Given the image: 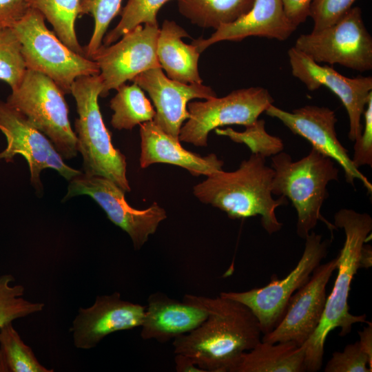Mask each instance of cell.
<instances>
[{
    "mask_svg": "<svg viewBox=\"0 0 372 372\" xmlns=\"http://www.w3.org/2000/svg\"><path fill=\"white\" fill-rule=\"evenodd\" d=\"M183 300L204 309L207 317L174 340V352L189 356L204 372H234L242 353L261 341L259 322L245 304L220 295L186 294Z\"/></svg>",
    "mask_w": 372,
    "mask_h": 372,
    "instance_id": "6da1fadb",
    "label": "cell"
},
{
    "mask_svg": "<svg viewBox=\"0 0 372 372\" xmlns=\"http://www.w3.org/2000/svg\"><path fill=\"white\" fill-rule=\"evenodd\" d=\"M273 169L266 158L251 154L233 172L218 171L193 187L194 195L203 203L225 212L231 219L260 216L264 229L272 234L282 227L276 209L288 204L286 197H273Z\"/></svg>",
    "mask_w": 372,
    "mask_h": 372,
    "instance_id": "7a4b0ae2",
    "label": "cell"
},
{
    "mask_svg": "<svg viewBox=\"0 0 372 372\" xmlns=\"http://www.w3.org/2000/svg\"><path fill=\"white\" fill-rule=\"evenodd\" d=\"M334 225L345 234L343 246L338 255V275L330 295L327 298L321 320L312 336L303 344L305 348L306 371L316 372L322 365L324 344L329 333L336 328L345 336L353 324L367 322L365 314L349 312L348 298L351 285L360 268V253L372 230V218L366 213L341 209L334 215Z\"/></svg>",
    "mask_w": 372,
    "mask_h": 372,
    "instance_id": "3957f363",
    "label": "cell"
},
{
    "mask_svg": "<svg viewBox=\"0 0 372 372\" xmlns=\"http://www.w3.org/2000/svg\"><path fill=\"white\" fill-rule=\"evenodd\" d=\"M273 169L272 194L290 200L297 213L296 233L305 239L319 220L330 229L336 228L321 215L328 197L327 185L338 180L335 161L314 149L301 159L293 161L284 152L271 156Z\"/></svg>",
    "mask_w": 372,
    "mask_h": 372,
    "instance_id": "277c9868",
    "label": "cell"
},
{
    "mask_svg": "<svg viewBox=\"0 0 372 372\" xmlns=\"http://www.w3.org/2000/svg\"><path fill=\"white\" fill-rule=\"evenodd\" d=\"M102 90L99 74L79 77L72 85L70 94L79 115L74 123L78 152L85 174L108 178L130 192L126 158L113 145L100 111L98 99Z\"/></svg>",
    "mask_w": 372,
    "mask_h": 372,
    "instance_id": "5b68a950",
    "label": "cell"
},
{
    "mask_svg": "<svg viewBox=\"0 0 372 372\" xmlns=\"http://www.w3.org/2000/svg\"><path fill=\"white\" fill-rule=\"evenodd\" d=\"M12 28L21 44L27 69L48 76L64 94L71 93L79 77L100 74L94 61L70 50L48 28L37 10L30 8Z\"/></svg>",
    "mask_w": 372,
    "mask_h": 372,
    "instance_id": "8992f818",
    "label": "cell"
},
{
    "mask_svg": "<svg viewBox=\"0 0 372 372\" xmlns=\"http://www.w3.org/2000/svg\"><path fill=\"white\" fill-rule=\"evenodd\" d=\"M11 90L6 102L47 136L63 159L76 157V136L70 122L65 94L56 83L27 69L20 84Z\"/></svg>",
    "mask_w": 372,
    "mask_h": 372,
    "instance_id": "52a82bcc",
    "label": "cell"
},
{
    "mask_svg": "<svg viewBox=\"0 0 372 372\" xmlns=\"http://www.w3.org/2000/svg\"><path fill=\"white\" fill-rule=\"evenodd\" d=\"M305 240L304 249L295 268L284 278L274 279L267 285L240 292H221L220 296L247 307L256 317L262 335L280 322L292 295L309 280L313 271L327 254L331 240L311 231Z\"/></svg>",
    "mask_w": 372,
    "mask_h": 372,
    "instance_id": "ba28073f",
    "label": "cell"
},
{
    "mask_svg": "<svg viewBox=\"0 0 372 372\" xmlns=\"http://www.w3.org/2000/svg\"><path fill=\"white\" fill-rule=\"evenodd\" d=\"M269 92L262 87L234 90L223 97L189 102V117L180 128L178 138L198 147L207 146L209 134L225 125L245 127L256 121L273 103Z\"/></svg>",
    "mask_w": 372,
    "mask_h": 372,
    "instance_id": "9c48e42d",
    "label": "cell"
},
{
    "mask_svg": "<svg viewBox=\"0 0 372 372\" xmlns=\"http://www.w3.org/2000/svg\"><path fill=\"white\" fill-rule=\"evenodd\" d=\"M293 47L318 63L359 72L372 69V37L359 7H352L331 26L300 35Z\"/></svg>",
    "mask_w": 372,
    "mask_h": 372,
    "instance_id": "30bf717a",
    "label": "cell"
},
{
    "mask_svg": "<svg viewBox=\"0 0 372 372\" xmlns=\"http://www.w3.org/2000/svg\"><path fill=\"white\" fill-rule=\"evenodd\" d=\"M125 193L108 178L82 172L69 181L63 201L79 195L90 196L108 219L128 234L134 249L138 250L156 231L167 213L156 202L145 209H135L125 200Z\"/></svg>",
    "mask_w": 372,
    "mask_h": 372,
    "instance_id": "8fae6325",
    "label": "cell"
},
{
    "mask_svg": "<svg viewBox=\"0 0 372 372\" xmlns=\"http://www.w3.org/2000/svg\"><path fill=\"white\" fill-rule=\"evenodd\" d=\"M0 131L7 143L0 152V161L13 162L17 155L23 156L29 167L30 183L37 193L43 192L40 175L45 169H54L68 181L82 173L68 165L44 134L20 112L1 100Z\"/></svg>",
    "mask_w": 372,
    "mask_h": 372,
    "instance_id": "7c38bea8",
    "label": "cell"
},
{
    "mask_svg": "<svg viewBox=\"0 0 372 372\" xmlns=\"http://www.w3.org/2000/svg\"><path fill=\"white\" fill-rule=\"evenodd\" d=\"M159 30L158 25H140L119 41L100 47L91 57L100 70L103 84L100 96H107L111 90H116L143 72L161 68L156 54Z\"/></svg>",
    "mask_w": 372,
    "mask_h": 372,
    "instance_id": "4fadbf2b",
    "label": "cell"
},
{
    "mask_svg": "<svg viewBox=\"0 0 372 372\" xmlns=\"http://www.w3.org/2000/svg\"><path fill=\"white\" fill-rule=\"evenodd\" d=\"M265 112L278 119L294 134L307 140L312 149L338 163L344 170L347 183L353 186L355 180L358 179L371 194L372 184L355 167L348 150L338 138L335 130L338 120L334 111L327 107L305 105L288 112L271 104Z\"/></svg>",
    "mask_w": 372,
    "mask_h": 372,
    "instance_id": "5bb4252c",
    "label": "cell"
},
{
    "mask_svg": "<svg viewBox=\"0 0 372 372\" xmlns=\"http://www.w3.org/2000/svg\"><path fill=\"white\" fill-rule=\"evenodd\" d=\"M338 256L319 265L307 282L291 297L278 325L262 336L270 343L292 342L303 345L313 334L322 317L327 301L326 288L337 269Z\"/></svg>",
    "mask_w": 372,
    "mask_h": 372,
    "instance_id": "9a60e30c",
    "label": "cell"
},
{
    "mask_svg": "<svg viewBox=\"0 0 372 372\" xmlns=\"http://www.w3.org/2000/svg\"><path fill=\"white\" fill-rule=\"evenodd\" d=\"M287 54L292 75L309 91L324 86L340 99L349 120L348 136L351 141L358 139L362 130V118L372 95L371 76H344L331 67L313 61L294 47Z\"/></svg>",
    "mask_w": 372,
    "mask_h": 372,
    "instance_id": "2e32d148",
    "label": "cell"
},
{
    "mask_svg": "<svg viewBox=\"0 0 372 372\" xmlns=\"http://www.w3.org/2000/svg\"><path fill=\"white\" fill-rule=\"evenodd\" d=\"M145 307L124 300L119 292L96 296L93 304L80 307L70 331L76 349L94 348L107 335L141 327Z\"/></svg>",
    "mask_w": 372,
    "mask_h": 372,
    "instance_id": "e0dca14e",
    "label": "cell"
},
{
    "mask_svg": "<svg viewBox=\"0 0 372 372\" xmlns=\"http://www.w3.org/2000/svg\"><path fill=\"white\" fill-rule=\"evenodd\" d=\"M132 81L146 91L152 99L156 111L153 121L178 139L183 123L189 117L188 103L195 99L206 100L216 96L211 87L172 80L163 73L161 68L143 72Z\"/></svg>",
    "mask_w": 372,
    "mask_h": 372,
    "instance_id": "ac0fdd59",
    "label": "cell"
},
{
    "mask_svg": "<svg viewBox=\"0 0 372 372\" xmlns=\"http://www.w3.org/2000/svg\"><path fill=\"white\" fill-rule=\"evenodd\" d=\"M296 28L287 17L282 0H255L246 14L232 23L221 25L208 39L200 37L192 44L201 53L217 42L240 41L249 37L285 41Z\"/></svg>",
    "mask_w": 372,
    "mask_h": 372,
    "instance_id": "d6986e66",
    "label": "cell"
},
{
    "mask_svg": "<svg viewBox=\"0 0 372 372\" xmlns=\"http://www.w3.org/2000/svg\"><path fill=\"white\" fill-rule=\"evenodd\" d=\"M140 167L156 163L177 165L192 176H209L223 169L224 163L214 154L202 156L185 149L178 138L162 130L153 121L140 125Z\"/></svg>",
    "mask_w": 372,
    "mask_h": 372,
    "instance_id": "ffe728a7",
    "label": "cell"
},
{
    "mask_svg": "<svg viewBox=\"0 0 372 372\" xmlns=\"http://www.w3.org/2000/svg\"><path fill=\"white\" fill-rule=\"evenodd\" d=\"M207 317L206 310L198 306L156 292L147 298L141 336L165 343L192 331Z\"/></svg>",
    "mask_w": 372,
    "mask_h": 372,
    "instance_id": "44dd1931",
    "label": "cell"
},
{
    "mask_svg": "<svg viewBox=\"0 0 372 372\" xmlns=\"http://www.w3.org/2000/svg\"><path fill=\"white\" fill-rule=\"evenodd\" d=\"M188 33L174 21L165 20L157 39L156 54L167 76L183 83H203L198 72L200 52L182 39Z\"/></svg>",
    "mask_w": 372,
    "mask_h": 372,
    "instance_id": "7402d4cb",
    "label": "cell"
},
{
    "mask_svg": "<svg viewBox=\"0 0 372 372\" xmlns=\"http://www.w3.org/2000/svg\"><path fill=\"white\" fill-rule=\"evenodd\" d=\"M305 348L292 342L260 341L242 353L234 372L306 371Z\"/></svg>",
    "mask_w": 372,
    "mask_h": 372,
    "instance_id": "603a6c76",
    "label": "cell"
},
{
    "mask_svg": "<svg viewBox=\"0 0 372 372\" xmlns=\"http://www.w3.org/2000/svg\"><path fill=\"white\" fill-rule=\"evenodd\" d=\"M180 13L191 23L216 30L246 14L255 0H177Z\"/></svg>",
    "mask_w": 372,
    "mask_h": 372,
    "instance_id": "cb8c5ba5",
    "label": "cell"
},
{
    "mask_svg": "<svg viewBox=\"0 0 372 372\" xmlns=\"http://www.w3.org/2000/svg\"><path fill=\"white\" fill-rule=\"evenodd\" d=\"M110 100L113 111L112 126L118 130H132L136 125L153 121L156 111L143 90L135 83L123 84Z\"/></svg>",
    "mask_w": 372,
    "mask_h": 372,
    "instance_id": "d4e9b609",
    "label": "cell"
},
{
    "mask_svg": "<svg viewBox=\"0 0 372 372\" xmlns=\"http://www.w3.org/2000/svg\"><path fill=\"white\" fill-rule=\"evenodd\" d=\"M30 8L40 12L52 25L56 35L70 50L85 56L75 30L80 0H30Z\"/></svg>",
    "mask_w": 372,
    "mask_h": 372,
    "instance_id": "484cf974",
    "label": "cell"
},
{
    "mask_svg": "<svg viewBox=\"0 0 372 372\" xmlns=\"http://www.w3.org/2000/svg\"><path fill=\"white\" fill-rule=\"evenodd\" d=\"M0 350L9 372L53 371L39 362L32 348L23 341L12 322L0 328Z\"/></svg>",
    "mask_w": 372,
    "mask_h": 372,
    "instance_id": "4316f807",
    "label": "cell"
},
{
    "mask_svg": "<svg viewBox=\"0 0 372 372\" xmlns=\"http://www.w3.org/2000/svg\"><path fill=\"white\" fill-rule=\"evenodd\" d=\"M169 1L172 0H128L123 9L119 22L105 35L102 45L107 46L114 43L138 25H158L157 13Z\"/></svg>",
    "mask_w": 372,
    "mask_h": 372,
    "instance_id": "83f0119b",
    "label": "cell"
},
{
    "mask_svg": "<svg viewBox=\"0 0 372 372\" xmlns=\"http://www.w3.org/2000/svg\"><path fill=\"white\" fill-rule=\"evenodd\" d=\"M12 274L0 276V328L14 320L41 311L44 304L33 302L23 298L25 288L12 285Z\"/></svg>",
    "mask_w": 372,
    "mask_h": 372,
    "instance_id": "f1b7e54d",
    "label": "cell"
},
{
    "mask_svg": "<svg viewBox=\"0 0 372 372\" xmlns=\"http://www.w3.org/2000/svg\"><path fill=\"white\" fill-rule=\"evenodd\" d=\"M214 130L218 135L227 136L235 143L246 145L251 154L265 158L271 157L284 149L282 140L266 131L263 119L258 118L254 123L246 126L242 132L236 131L231 127L216 128Z\"/></svg>",
    "mask_w": 372,
    "mask_h": 372,
    "instance_id": "f546056e",
    "label": "cell"
},
{
    "mask_svg": "<svg viewBox=\"0 0 372 372\" xmlns=\"http://www.w3.org/2000/svg\"><path fill=\"white\" fill-rule=\"evenodd\" d=\"M26 70L21 44L13 29L0 28V81L12 90L20 84Z\"/></svg>",
    "mask_w": 372,
    "mask_h": 372,
    "instance_id": "4dcf8cb0",
    "label": "cell"
},
{
    "mask_svg": "<svg viewBox=\"0 0 372 372\" xmlns=\"http://www.w3.org/2000/svg\"><path fill=\"white\" fill-rule=\"evenodd\" d=\"M122 0H80L79 16L90 14L94 25L89 43L84 49L89 59L102 45L103 39L112 20L118 14Z\"/></svg>",
    "mask_w": 372,
    "mask_h": 372,
    "instance_id": "1f68e13d",
    "label": "cell"
},
{
    "mask_svg": "<svg viewBox=\"0 0 372 372\" xmlns=\"http://www.w3.org/2000/svg\"><path fill=\"white\" fill-rule=\"evenodd\" d=\"M325 372H371L372 364L358 341L347 345L342 351H335L328 361Z\"/></svg>",
    "mask_w": 372,
    "mask_h": 372,
    "instance_id": "d6a6232c",
    "label": "cell"
},
{
    "mask_svg": "<svg viewBox=\"0 0 372 372\" xmlns=\"http://www.w3.org/2000/svg\"><path fill=\"white\" fill-rule=\"evenodd\" d=\"M356 0H313L309 17L313 22L312 31H319L336 23Z\"/></svg>",
    "mask_w": 372,
    "mask_h": 372,
    "instance_id": "836d02e7",
    "label": "cell"
},
{
    "mask_svg": "<svg viewBox=\"0 0 372 372\" xmlns=\"http://www.w3.org/2000/svg\"><path fill=\"white\" fill-rule=\"evenodd\" d=\"M364 125L360 137L354 142L352 162L355 167H372V95L370 96L363 116Z\"/></svg>",
    "mask_w": 372,
    "mask_h": 372,
    "instance_id": "e575fe53",
    "label": "cell"
},
{
    "mask_svg": "<svg viewBox=\"0 0 372 372\" xmlns=\"http://www.w3.org/2000/svg\"><path fill=\"white\" fill-rule=\"evenodd\" d=\"M30 8V0H0V28H12Z\"/></svg>",
    "mask_w": 372,
    "mask_h": 372,
    "instance_id": "d590c367",
    "label": "cell"
},
{
    "mask_svg": "<svg viewBox=\"0 0 372 372\" xmlns=\"http://www.w3.org/2000/svg\"><path fill=\"white\" fill-rule=\"evenodd\" d=\"M313 0H282L285 14L296 27L309 17L310 6Z\"/></svg>",
    "mask_w": 372,
    "mask_h": 372,
    "instance_id": "8d00e7d4",
    "label": "cell"
},
{
    "mask_svg": "<svg viewBox=\"0 0 372 372\" xmlns=\"http://www.w3.org/2000/svg\"><path fill=\"white\" fill-rule=\"evenodd\" d=\"M368 325L362 331L358 332L360 347L368 356L369 362L372 364V324L368 322Z\"/></svg>",
    "mask_w": 372,
    "mask_h": 372,
    "instance_id": "74e56055",
    "label": "cell"
},
{
    "mask_svg": "<svg viewBox=\"0 0 372 372\" xmlns=\"http://www.w3.org/2000/svg\"><path fill=\"white\" fill-rule=\"evenodd\" d=\"M174 362L177 372H204L196 365L191 358L183 354L176 353Z\"/></svg>",
    "mask_w": 372,
    "mask_h": 372,
    "instance_id": "f35d334b",
    "label": "cell"
},
{
    "mask_svg": "<svg viewBox=\"0 0 372 372\" xmlns=\"http://www.w3.org/2000/svg\"><path fill=\"white\" fill-rule=\"evenodd\" d=\"M360 268L368 269L372 264V248L370 245L364 244L360 253Z\"/></svg>",
    "mask_w": 372,
    "mask_h": 372,
    "instance_id": "ab89813d",
    "label": "cell"
},
{
    "mask_svg": "<svg viewBox=\"0 0 372 372\" xmlns=\"http://www.w3.org/2000/svg\"><path fill=\"white\" fill-rule=\"evenodd\" d=\"M0 372H9L4 356L0 350Z\"/></svg>",
    "mask_w": 372,
    "mask_h": 372,
    "instance_id": "60d3db41",
    "label": "cell"
}]
</instances>
